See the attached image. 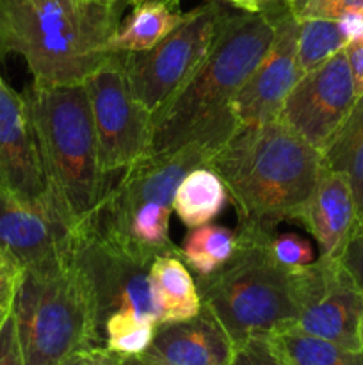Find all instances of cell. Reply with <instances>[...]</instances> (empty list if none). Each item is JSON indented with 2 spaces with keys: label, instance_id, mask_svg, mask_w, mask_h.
<instances>
[{
  "label": "cell",
  "instance_id": "6da1fadb",
  "mask_svg": "<svg viewBox=\"0 0 363 365\" xmlns=\"http://www.w3.org/2000/svg\"><path fill=\"white\" fill-rule=\"evenodd\" d=\"M274 38L273 18L260 11L230 9L205 61L187 84L153 116L149 153L191 141L221 146L238 130L231 106Z\"/></svg>",
  "mask_w": 363,
  "mask_h": 365
},
{
  "label": "cell",
  "instance_id": "7a4b0ae2",
  "mask_svg": "<svg viewBox=\"0 0 363 365\" xmlns=\"http://www.w3.org/2000/svg\"><path fill=\"white\" fill-rule=\"evenodd\" d=\"M228 189L241 227L295 221L322 170V153L280 120L238 128L206 164Z\"/></svg>",
  "mask_w": 363,
  "mask_h": 365
},
{
  "label": "cell",
  "instance_id": "3957f363",
  "mask_svg": "<svg viewBox=\"0 0 363 365\" xmlns=\"http://www.w3.org/2000/svg\"><path fill=\"white\" fill-rule=\"evenodd\" d=\"M125 6L0 0V57H23L39 84L84 82L107 57Z\"/></svg>",
  "mask_w": 363,
  "mask_h": 365
},
{
  "label": "cell",
  "instance_id": "277c9868",
  "mask_svg": "<svg viewBox=\"0 0 363 365\" xmlns=\"http://www.w3.org/2000/svg\"><path fill=\"white\" fill-rule=\"evenodd\" d=\"M238 250L219 271L198 277L201 305L214 314L237 348L255 337L290 330L301 314L298 267L288 269L270 257L269 230L241 227Z\"/></svg>",
  "mask_w": 363,
  "mask_h": 365
},
{
  "label": "cell",
  "instance_id": "5b68a950",
  "mask_svg": "<svg viewBox=\"0 0 363 365\" xmlns=\"http://www.w3.org/2000/svg\"><path fill=\"white\" fill-rule=\"evenodd\" d=\"M50 189L77 227L102 198L107 177L84 82L32 84L23 93Z\"/></svg>",
  "mask_w": 363,
  "mask_h": 365
},
{
  "label": "cell",
  "instance_id": "8992f818",
  "mask_svg": "<svg viewBox=\"0 0 363 365\" xmlns=\"http://www.w3.org/2000/svg\"><path fill=\"white\" fill-rule=\"evenodd\" d=\"M11 312L25 365H59L103 346L95 305L70 255L20 271Z\"/></svg>",
  "mask_w": 363,
  "mask_h": 365
},
{
  "label": "cell",
  "instance_id": "52a82bcc",
  "mask_svg": "<svg viewBox=\"0 0 363 365\" xmlns=\"http://www.w3.org/2000/svg\"><path fill=\"white\" fill-rule=\"evenodd\" d=\"M230 7L206 0L184 13L180 24L146 52L123 53L132 95L155 116L194 75L219 36Z\"/></svg>",
  "mask_w": 363,
  "mask_h": 365
},
{
  "label": "cell",
  "instance_id": "ba28073f",
  "mask_svg": "<svg viewBox=\"0 0 363 365\" xmlns=\"http://www.w3.org/2000/svg\"><path fill=\"white\" fill-rule=\"evenodd\" d=\"M70 257L91 296L102 337L103 323L114 312H134L159 321L149 282V269L155 259L88 223L75 227Z\"/></svg>",
  "mask_w": 363,
  "mask_h": 365
},
{
  "label": "cell",
  "instance_id": "9c48e42d",
  "mask_svg": "<svg viewBox=\"0 0 363 365\" xmlns=\"http://www.w3.org/2000/svg\"><path fill=\"white\" fill-rule=\"evenodd\" d=\"M105 175L120 173L149 153L153 116L132 95L123 56L112 52L84 81Z\"/></svg>",
  "mask_w": 363,
  "mask_h": 365
},
{
  "label": "cell",
  "instance_id": "30bf717a",
  "mask_svg": "<svg viewBox=\"0 0 363 365\" xmlns=\"http://www.w3.org/2000/svg\"><path fill=\"white\" fill-rule=\"evenodd\" d=\"M298 289L301 314L295 330L362 351L359 317L363 292L340 259L319 257L310 266L298 267Z\"/></svg>",
  "mask_w": 363,
  "mask_h": 365
},
{
  "label": "cell",
  "instance_id": "8fae6325",
  "mask_svg": "<svg viewBox=\"0 0 363 365\" xmlns=\"http://www.w3.org/2000/svg\"><path fill=\"white\" fill-rule=\"evenodd\" d=\"M358 100L345 48L306 71L285 100L278 120L322 152Z\"/></svg>",
  "mask_w": 363,
  "mask_h": 365
},
{
  "label": "cell",
  "instance_id": "7c38bea8",
  "mask_svg": "<svg viewBox=\"0 0 363 365\" xmlns=\"http://www.w3.org/2000/svg\"><path fill=\"white\" fill-rule=\"evenodd\" d=\"M263 7L273 18L274 38L233 100L231 109L238 128L278 120L288 93L305 75L298 59V18L285 0H276Z\"/></svg>",
  "mask_w": 363,
  "mask_h": 365
},
{
  "label": "cell",
  "instance_id": "4fadbf2b",
  "mask_svg": "<svg viewBox=\"0 0 363 365\" xmlns=\"http://www.w3.org/2000/svg\"><path fill=\"white\" fill-rule=\"evenodd\" d=\"M75 223L56 196L28 202L0 189V252L20 271L70 255Z\"/></svg>",
  "mask_w": 363,
  "mask_h": 365
},
{
  "label": "cell",
  "instance_id": "5bb4252c",
  "mask_svg": "<svg viewBox=\"0 0 363 365\" xmlns=\"http://www.w3.org/2000/svg\"><path fill=\"white\" fill-rule=\"evenodd\" d=\"M0 189L28 202L52 198L27 100L0 77Z\"/></svg>",
  "mask_w": 363,
  "mask_h": 365
},
{
  "label": "cell",
  "instance_id": "9a60e30c",
  "mask_svg": "<svg viewBox=\"0 0 363 365\" xmlns=\"http://www.w3.org/2000/svg\"><path fill=\"white\" fill-rule=\"evenodd\" d=\"M295 221L315 239L319 257L340 259L358 228L356 202L347 175L322 164L315 189Z\"/></svg>",
  "mask_w": 363,
  "mask_h": 365
},
{
  "label": "cell",
  "instance_id": "2e32d148",
  "mask_svg": "<svg viewBox=\"0 0 363 365\" xmlns=\"http://www.w3.org/2000/svg\"><path fill=\"white\" fill-rule=\"evenodd\" d=\"M235 344L209 309L191 319L160 323L144 356L162 365H230Z\"/></svg>",
  "mask_w": 363,
  "mask_h": 365
},
{
  "label": "cell",
  "instance_id": "e0dca14e",
  "mask_svg": "<svg viewBox=\"0 0 363 365\" xmlns=\"http://www.w3.org/2000/svg\"><path fill=\"white\" fill-rule=\"evenodd\" d=\"M149 282L160 323L191 319L201 310L198 285L178 255L157 257L149 269Z\"/></svg>",
  "mask_w": 363,
  "mask_h": 365
},
{
  "label": "cell",
  "instance_id": "ac0fdd59",
  "mask_svg": "<svg viewBox=\"0 0 363 365\" xmlns=\"http://www.w3.org/2000/svg\"><path fill=\"white\" fill-rule=\"evenodd\" d=\"M178 4L173 0H144L132 6L110 39V52L132 53L153 48L184 18Z\"/></svg>",
  "mask_w": 363,
  "mask_h": 365
},
{
  "label": "cell",
  "instance_id": "d6986e66",
  "mask_svg": "<svg viewBox=\"0 0 363 365\" xmlns=\"http://www.w3.org/2000/svg\"><path fill=\"white\" fill-rule=\"evenodd\" d=\"M230 195L223 178L209 166L189 171L177 187L173 212L187 228L209 225L226 207Z\"/></svg>",
  "mask_w": 363,
  "mask_h": 365
},
{
  "label": "cell",
  "instance_id": "ffe728a7",
  "mask_svg": "<svg viewBox=\"0 0 363 365\" xmlns=\"http://www.w3.org/2000/svg\"><path fill=\"white\" fill-rule=\"evenodd\" d=\"M320 153L324 166L347 175L354 195L358 227H363V95L358 96L347 120Z\"/></svg>",
  "mask_w": 363,
  "mask_h": 365
},
{
  "label": "cell",
  "instance_id": "44dd1931",
  "mask_svg": "<svg viewBox=\"0 0 363 365\" xmlns=\"http://www.w3.org/2000/svg\"><path fill=\"white\" fill-rule=\"evenodd\" d=\"M238 250V232L221 225H201L189 228L180 248L185 266L206 277L226 266Z\"/></svg>",
  "mask_w": 363,
  "mask_h": 365
},
{
  "label": "cell",
  "instance_id": "7402d4cb",
  "mask_svg": "<svg viewBox=\"0 0 363 365\" xmlns=\"http://www.w3.org/2000/svg\"><path fill=\"white\" fill-rule=\"evenodd\" d=\"M273 339L290 365H363V351L342 348L295 328L281 331Z\"/></svg>",
  "mask_w": 363,
  "mask_h": 365
},
{
  "label": "cell",
  "instance_id": "603a6c76",
  "mask_svg": "<svg viewBox=\"0 0 363 365\" xmlns=\"http://www.w3.org/2000/svg\"><path fill=\"white\" fill-rule=\"evenodd\" d=\"M298 21V59L305 73L347 46L349 38L340 20L301 18Z\"/></svg>",
  "mask_w": 363,
  "mask_h": 365
},
{
  "label": "cell",
  "instance_id": "cb8c5ba5",
  "mask_svg": "<svg viewBox=\"0 0 363 365\" xmlns=\"http://www.w3.org/2000/svg\"><path fill=\"white\" fill-rule=\"evenodd\" d=\"M159 321L134 312H114L103 323V346L121 356H141L148 351Z\"/></svg>",
  "mask_w": 363,
  "mask_h": 365
},
{
  "label": "cell",
  "instance_id": "d4e9b609",
  "mask_svg": "<svg viewBox=\"0 0 363 365\" xmlns=\"http://www.w3.org/2000/svg\"><path fill=\"white\" fill-rule=\"evenodd\" d=\"M265 246L270 257L288 269L310 266L317 260L312 242L292 232H283V234H276V230L267 232Z\"/></svg>",
  "mask_w": 363,
  "mask_h": 365
},
{
  "label": "cell",
  "instance_id": "484cf974",
  "mask_svg": "<svg viewBox=\"0 0 363 365\" xmlns=\"http://www.w3.org/2000/svg\"><path fill=\"white\" fill-rule=\"evenodd\" d=\"M298 20L301 18H338L363 13V0H285Z\"/></svg>",
  "mask_w": 363,
  "mask_h": 365
},
{
  "label": "cell",
  "instance_id": "4316f807",
  "mask_svg": "<svg viewBox=\"0 0 363 365\" xmlns=\"http://www.w3.org/2000/svg\"><path fill=\"white\" fill-rule=\"evenodd\" d=\"M230 365H290L273 337H255L235 348Z\"/></svg>",
  "mask_w": 363,
  "mask_h": 365
},
{
  "label": "cell",
  "instance_id": "83f0119b",
  "mask_svg": "<svg viewBox=\"0 0 363 365\" xmlns=\"http://www.w3.org/2000/svg\"><path fill=\"white\" fill-rule=\"evenodd\" d=\"M0 365H25L13 312L9 314L0 331Z\"/></svg>",
  "mask_w": 363,
  "mask_h": 365
},
{
  "label": "cell",
  "instance_id": "f1b7e54d",
  "mask_svg": "<svg viewBox=\"0 0 363 365\" xmlns=\"http://www.w3.org/2000/svg\"><path fill=\"white\" fill-rule=\"evenodd\" d=\"M342 266L347 269L351 274L352 280L356 282L359 291L363 292V234L356 232L351 237L349 245L345 246L344 253L340 257Z\"/></svg>",
  "mask_w": 363,
  "mask_h": 365
},
{
  "label": "cell",
  "instance_id": "f546056e",
  "mask_svg": "<svg viewBox=\"0 0 363 365\" xmlns=\"http://www.w3.org/2000/svg\"><path fill=\"white\" fill-rule=\"evenodd\" d=\"M123 360L125 356L110 351L105 346H95L73 353L59 365H123Z\"/></svg>",
  "mask_w": 363,
  "mask_h": 365
},
{
  "label": "cell",
  "instance_id": "4dcf8cb0",
  "mask_svg": "<svg viewBox=\"0 0 363 365\" xmlns=\"http://www.w3.org/2000/svg\"><path fill=\"white\" fill-rule=\"evenodd\" d=\"M349 64H351L352 77H354V86L358 96L363 95V36L358 39H352L345 46Z\"/></svg>",
  "mask_w": 363,
  "mask_h": 365
},
{
  "label": "cell",
  "instance_id": "1f68e13d",
  "mask_svg": "<svg viewBox=\"0 0 363 365\" xmlns=\"http://www.w3.org/2000/svg\"><path fill=\"white\" fill-rule=\"evenodd\" d=\"M18 277H20V269L0 252V292L9 285L16 284Z\"/></svg>",
  "mask_w": 363,
  "mask_h": 365
},
{
  "label": "cell",
  "instance_id": "d6a6232c",
  "mask_svg": "<svg viewBox=\"0 0 363 365\" xmlns=\"http://www.w3.org/2000/svg\"><path fill=\"white\" fill-rule=\"evenodd\" d=\"M14 291H16V284L9 285V287H6L0 292V331H2L6 319L9 317L11 310H13Z\"/></svg>",
  "mask_w": 363,
  "mask_h": 365
},
{
  "label": "cell",
  "instance_id": "836d02e7",
  "mask_svg": "<svg viewBox=\"0 0 363 365\" xmlns=\"http://www.w3.org/2000/svg\"><path fill=\"white\" fill-rule=\"evenodd\" d=\"M219 2H226L242 11H260L263 6L276 2V0H219Z\"/></svg>",
  "mask_w": 363,
  "mask_h": 365
},
{
  "label": "cell",
  "instance_id": "e575fe53",
  "mask_svg": "<svg viewBox=\"0 0 363 365\" xmlns=\"http://www.w3.org/2000/svg\"><path fill=\"white\" fill-rule=\"evenodd\" d=\"M123 365H162L159 362H155V360L148 359V356L141 355V356H127V359L123 360Z\"/></svg>",
  "mask_w": 363,
  "mask_h": 365
},
{
  "label": "cell",
  "instance_id": "d590c367",
  "mask_svg": "<svg viewBox=\"0 0 363 365\" xmlns=\"http://www.w3.org/2000/svg\"><path fill=\"white\" fill-rule=\"evenodd\" d=\"M96 2L105 4V6H135L144 0H96ZM173 2H180V0H173Z\"/></svg>",
  "mask_w": 363,
  "mask_h": 365
},
{
  "label": "cell",
  "instance_id": "8d00e7d4",
  "mask_svg": "<svg viewBox=\"0 0 363 365\" xmlns=\"http://www.w3.org/2000/svg\"><path fill=\"white\" fill-rule=\"evenodd\" d=\"M359 346H362V351H363V312H362V317H359Z\"/></svg>",
  "mask_w": 363,
  "mask_h": 365
},
{
  "label": "cell",
  "instance_id": "74e56055",
  "mask_svg": "<svg viewBox=\"0 0 363 365\" xmlns=\"http://www.w3.org/2000/svg\"><path fill=\"white\" fill-rule=\"evenodd\" d=\"M66 2H71V4H78V2H82V0H66Z\"/></svg>",
  "mask_w": 363,
  "mask_h": 365
},
{
  "label": "cell",
  "instance_id": "f35d334b",
  "mask_svg": "<svg viewBox=\"0 0 363 365\" xmlns=\"http://www.w3.org/2000/svg\"><path fill=\"white\" fill-rule=\"evenodd\" d=\"M356 232H362V234H363V227H358V228H356Z\"/></svg>",
  "mask_w": 363,
  "mask_h": 365
}]
</instances>
